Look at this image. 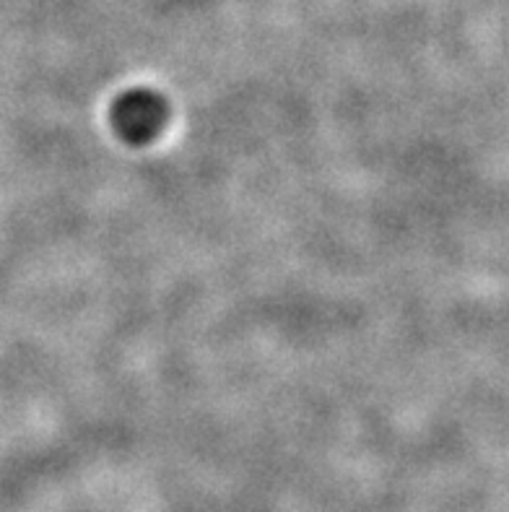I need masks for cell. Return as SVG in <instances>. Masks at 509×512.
I'll list each match as a JSON object with an SVG mask.
<instances>
[{"instance_id":"1","label":"cell","mask_w":509,"mask_h":512,"mask_svg":"<svg viewBox=\"0 0 509 512\" xmlns=\"http://www.w3.org/2000/svg\"><path fill=\"white\" fill-rule=\"evenodd\" d=\"M169 117L172 107L164 94L136 86L115 97L110 107V128L128 146H149L167 130Z\"/></svg>"}]
</instances>
